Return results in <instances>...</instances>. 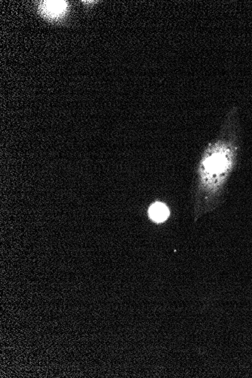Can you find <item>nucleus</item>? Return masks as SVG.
Segmentation results:
<instances>
[{
  "mask_svg": "<svg viewBox=\"0 0 252 378\" xmlns=\"http://www.w3.org/2000/svg\"><path fill=\"white\" fill-rule=\"evenodd\" d=\"M67 3L65 1H44L40 4L41 13L49 18H57L65 13Z\"/></svg>",
  "mask_w": 252,
  "mask_h": 378,
  "instance_id": "1",
  "label": "nucleus"
},
{
  "mask_svg": "<svg viewBox=\"0 0 252 378\" xmlns=\"http://www.w3.org/2000/svg\"><path fill=\"white\" fill-rule=\"evenodd\" d=\"M149 213H150V218L153 221L160 223L164 221L168 217L169 211L164 204L157 203H155L150 207Z\"/></svg>",
  "mask_w": 252,
  "mask_h": 378,
  "instance_id": "2",
  "label": "nucleus"
}]
</instances>
